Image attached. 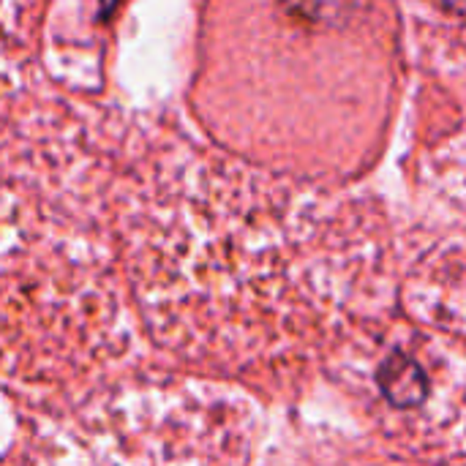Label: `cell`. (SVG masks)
<instances>
[{"label":"cell","mask_w":466,"mask_h":466,"mask_svg":"<svg viewBox=\"0 0 466 466\" xmlns=\"http://www.w3.org/2000/svg\"><path fill=\"white\" fill-rule=\"evenodd\" d=\"M410 298L418 319L466 336V229H456L453 238L440 235L418 251L410 273Z\"/></svg>","instance_id":"7a4b0ae2"},{"label":"cell","mask_w":466,"mask_h":466,"mask_svg":"<svg viewBox=\"0 0 466 466\" xmlns=\"http://www.w3.org/2000/svg\"><path fill=\"white\" fill-rule=\"evenodd\" d=\"M344 350L358 404L393 445L466 464V336L360 325Z\"/></svg>","instance_id":"6da1fadb"}]
</instances>
